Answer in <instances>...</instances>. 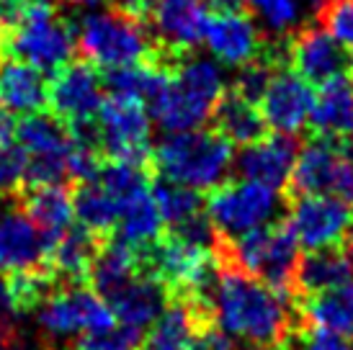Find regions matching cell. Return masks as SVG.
<instances>
[{
    "mask_svg": "<svg viewBox=\"0 0 353 350\" xmlns=\"http://www.w3.org/2000/svg\"><path fill=\"white\" fill-rule=\"evenodd\" d=\"M26 181V157L19 145H0V198L13 196Z\"/></svg>",
    "mask_w": 353,
    "mask_h": 350,
    "instance_id": "36",
    "label": "cell"
},
{
    "mask_svg": "<svg viewBox=\"0 0 353 350\" xmlns=\"http://www.w3.org/2000/svg\"><path fill=\"white\" fill-rule=\"evenodd\" d=\"M54 350H57V348H54Z\"/></svg>",
    "mask_w": 353,
    "mask_h": 350,
    "instance_id": "47",
    "label": "cell"
},
{
    "mask_svg": "<svg viewBox=\"0 0 353 350\" xmlns=\"http://www.w3.org/2000/svg\"><path fill=\"white\" fill-rule=\"evenodd\" d=\"M274 65L271 62H263V59H255V62H250V65H245V68L237 72L235 78V96L245 98V101H250V103H261V98H263L265 88H268V83H271V78H274Z\"/></svg>",
    "mask_w": 353,
    "mask_h": 350,
    "instance_id": "34",
    "label": "cell"
},
{
    "mask_svg": "<svg viewBox=\"0 0 353 350\" xmlns=\"http://www.w3.org/2000/svg\"><path fill=\"white\" fill-rule=\"evenodd\" d=\"M75 29L54 16L52 8H26L16 26L8 29L0 44V54L26 62L39 72L65 70L75 54Z\"/></svg>",
    "mask_w": 353,
    "mask_h": 350,
    "instance_id": "6",
    "label": "cell"
},
{
    "mask_svg": "<svg viewBox=\"0 0 353 350\" xmlns=\"http://www.w3.org/2000/svg\"><path fill=\"white\" fill-rule=\"evenodd\" d=\"M152 198L163 224H168L170 229H178L183 224L194 222L196 216L206 214L204 198L199 196V191H191L186 185L170 183V181H160L152 185Z\"/></svg>",
    "mask_w": 353,
    "mask_h": 350,
    "instance_id": "31",
    "label": "cell"
},
{
    "mask_svg": "<svg viewBox=\"0 0 353 350\" xmlns=\"http://www.w3.org/2000/svg\"><path fill=\"white\" fill-rule=\"evenodd\" d=\"M204 322L188 302L168 304L160 320L150 327L142 350H191L194 335Z\"/></svg>",
    "mask_w": 353,
    "mask_h": 350,
    "instance_id": "29",
    "label": "cell"
},
{
    "mask_svg": "<svg viewBox=\"0 0 353 350\" xmlns=\"http://www.w3.org/2000/svg\"><path fill=\"white\" fill-rule=\"evenodd\" d=\"M345 255L353 260V229L348 232V237H345Z\"/></svg>",
    "mask_w": 353,
    "mask_h": 350,
    "instance_id": "44",
    "label": "cell"
},
{
    "mask_svg": "<svg viewBox=\"0 0 353 350\" xmlns=\"http://www.w3.org/2000/svg\"><path fill=\"white\" fill-rule=\"evenodd\" d=\"M253 16L274 34H289L302 21V0H245Z\"/></svg>",
    "mask_w": 353,
    "mask_h": 350,
    "instance_id": "33",
    "label": "cell"
},
{
    "mask_svg": "<svg viewBox=\"0 0 353 350\" xmlns=\"http://www.w3.org/2000/svg\"><path fill=\"white\" fill-rule=\"evenodd\" d=\"M152 160L163 181L186 185L191 191H209V188L216 191L230 173V167L235 165L232 145L216 129L168 134L157 145Z\"/></svg>",
    "mask_w": 353,
    "mask_h": 350,
    "instance_id": "3",
    "label": "cell"
},
{
    "mask_svg": "<svg viewBox=\"0 0 353 350\" xmlns=\"http://www.w3.org/2000/svg\"><path fill=\"white\" fill-rule=\"evenodd\" d=\"M26 6L21 0H0V44H3V37L8 34V29L16 26V21L23 16Z\"/></svg>",
    "mask_w": 353,
    "mask_h": 350,
    "instance_id": "40",
    "label": "cell"
},
{
    "mask_svg": "<svg viewBox=\"0 0 353 350\" xmlns=\"http://www.w3.org/2000/svg\"><path fill=\"white\" fill-rule=\"evenodd\" d=\"M209 322L232 340L263 350H281L292 338V309L286 294L227 265L206 299Z\"/></svg>",
    "mask_w": 353,
    "mask_h": 350,
    "instance_id": "1",
    "label": "cell"
},
{
    "mask_svg": "<svg viewBox=\"0 0 353 350\" xmlns=\"http://www.w3.org/2000/svg\"><path fill=\"white\" fill-rule=\"evenodd\" d=\"M163 219L152 198V188L129 196L119 204L117 240L134 250H145L163 237Z\"/></svg>",
    "mask_w": 353,
    "mask_h": 350,
    "instance_id": "26",
    "label": "cell"
},
{
    "mask_svg": "<svg viewBox=\"0 0 353 350\" xmlns=\"http://www.w3.org/2000/svg\"><path fill=\"white\" fill-rule=\"evenodd\" d=\"M206 6H212L216 13H232V10H240V6L245 0H204Z\"/></svg>",
    "mask_w": 353,
    "mask_h": 350,
    "instance_id": "41",
    "label": "cell"
},
{
    "mask_svg": "<svg viewBox=\"0 0 353 350\" xmlns=\"http://www.w3.org/2000/svg\"><path fill=\"white\" fill-rule=\"evenodd\" d=\"M78 49L90 65L106 70L145 65L155 57L145 23L121 10H90L75 26Z\"/></svg>",
    "mask_w": 353,
    "mask_h": 350,
    "instance_id": "4",
    "label": "cell"
},
{
    "mask_svg": "<svg viewBox=\"0 0 353 350\" xmlns=\"http://www.w3.org/2000/svg\"><path fill=\"white\" fill-rule=\"evenodd\" d=\"M222 258L230 268L286 294L289 286H294L299 245L286 224H271L245 237L230 240L222 250Z\"/></svg>",
    "mask_w": 353,
    "mask_h": 350,
    "instance_id": "5",
    "label": "cell"
},
{
    "mask_svg": "<svg viewBox=\"0 0 353 350\" xmlns=\"http://www.w3.org/2000/svg\"><path fill=\"white\" fill-rule=\"evenodd\" d=\"M191 350H237L235 340L222 332L214 325H204L199 327L196 335H194V342H191Z\"/></svg>",
    "mask_w": 353,
    "mask_h": 350,
    "instance_id": "39",
    "label": "cell"
},
{
    "mask_svg": "<svg viewBox=\"0 0 353 350\" xmlns=\"http://www.w3.org/2000/svg\"><path fill=\"white\" fill-rule=\"evenodd\" d=\"M351 206H353V201H351Z\"/></svg>",
    "mask_w": 353,
    "mask_h": 350,
    "instance_id": "46",
    "label": "cell"
},
{
    "mask_svg": "<svg viewBox=\"0 0 353 350\" xmlns=\"http://www.w3.org/2000/svg\"><path fill=\"white\" fill-rule=\"evenodd\" d=\"M139 338L129 335L124 330H114L108 335H99V338H83L78 350H137Z\"/></svg>",
    "mask_w": 353,
    "mask_h": 350,
    "instance_id": "37",
    "label": "cell"
},
{
    "mask_svg": "<svg viewBox=\"0 0 353 350\" xmlns=\"http://www.w3.org/2000/svg\"><path fill=\"white\" fill-rule=\"evenodd\" d=\"M281 350H286V348H281Z\"/></svg>",
    "mask_w": 353,
    "mask_h": 350,
    "instance_id": "45",
    "label": "cell"
},
{
    "mask_svg": "<svg viewBox=\"0 0 353 350\" xmlns=\"http://www.w3.org/2000/svg\"><path fill=\"white\" fill-rule=\"evenodd\" d=\"M216 132L225 136L230 145H253L258 139L265 136V121L261 116V108L245 101V98L235 96V93H225L214 111Z\"/></svg>",
    "mask_w": 353,
    "mask_h": 350,
    "instance_id": "28",
    "label": "cell"
},
{
    "mask_svg": "<svg viewBox=\"0 0 353 350\" xmlns=\"http://www.w3.org/2000/svg\"><path fill=\"white\" fill-rule=\"evenodd\" d=\"M99 183L117 198V204H121V201L129 198V196H134V194H139V191L150 188L145 165H134V163H114V160L101 167Z\"/></svg>",
    "mask_w": 353,
    "mask_h": 350,
    "instance_id": "32",
    "label": "cell"
},
{
    "mask_svg": "<svg viewBox=\"0 0 353 350\" xmlns=\"http://www.w3.org/2000/svg\"><path fill=\"white\" fill-rule=\"evenodd\" d=\"M292 191L299 196H338L353 201V160L341 142L312 139L296 152Z\"/></svg>",
    "mask_w": 353,
    "mask_h": 350,
    "instance_id": "10",
    "label": "cell"
},
{
    "mask_svg": "<svg viewBox=\"0 0 353 350\" xmlns=\"http://www.w3.org/2000/svg\"><path fill=\"white\" fill-rule=\"evenodd\" d=\"M26 8H50L52 0H21Z\"/></svg>",
    "mask_w": 353,
    "mask_h": 350,
    "instance_id": "43",
    "label": "cell"
},
{
    "mask_svg": "<svg viewBox=\"0 0 353 350\" xmlns=\"http://www.w3.org/2000/svg\"><path fill=\"white\" fill-rule=\"evenodd\" d=\"M96 253H99L96 234H90L83 227H72L50 250L44 268L54 281H68V286H72L88 278Z\"/></svg>",
    "mask_w": 353,
    "mask_h": 350,
    "instance_id": "24",
    "label": "cell"
},
{
    "mask_svg": "<svg viewBox=\"0 0 353 350\" xmlns=\"http://www.w3.org/2000/svg\"><path fill=\"white\" fill-rule=\"evenodd\" d=\"M225 72L219 62L206 57H188L170 72L165 85L148 103L157 127L168 134L196 132L214 116L225 98Z\"/></svg>",
    "mask_w": 353,
    "mask_h": 350,
    "instance_id": "2",
    "label": "cell"
},
{
    "mask_svg": "<svg viewBox=\"0 0 353 350\" xmlns=\"http://www.w3.org/2000/svg\"><path fill=\"white\" fill-rule=\"evenodd\" d=\"M23 212L44 240V250H50L72 229V198L65 185H29L23 196Z\"/></svg>",
    "mask_w": 353,
    "mask_h": 350,
    "instance_id": "20",
    "label": "cell"
},
{
    "mask_svg": "<svg viewBox=\"0 0 353 350\" xmlns=\"http://www.w3.org/2000/svg\"><path fill=\"white\" fill-rule=\"evenodd\" d=\"M37 322L52 338H99L117 330V317L106 299L80 283L52 289L37 307Z\"/></svg>",
    "mask_w": 353,
    "mask_h": 350,
    "instance_id": "8",
    "label": "cell"
},
{
    "mask_svg": "<svg viewBox=\"0 0 353 350\" xmlns=\"http://www.w3.org/2000/svg\"><path fill=\"white\" fill-rule=\"evenodd\" d=\"M209 6L204 0H152L148 23L160 47L170 54H186L204 41L209 23Z\"/></svg>",
    "mask_w": 353,
    "mask_h": 350,
    "instance_id": "15",
    "label": "cell"
},
{
    "mask_svg": "<svg viewBox=\"0 0 353 350\" xmlns=\"http://www.w3.org/2000/svg\"><path fill=\"white\" fill-rule=\"evenodd\" d=\"M70 6H78V8H93V6H101L103 0H65Z\"/></svg>",
    "mask_w": 353,
    "mask_h": 350,
    "instance_id": "42",
    "label": "cell"
},
{
    "mask_svg": "<svg viewBox=\"0 0 353 350\" xmlns=\"http://www.w3.org/2000/svg\"><path fill=\"white\" fill-rule=\"evenodd\" d=\"M286 227L307 253L335 250L353 229V206L338 196H299L289 209Z\"/></svg>",
    "mask_w": 353,
    "mask_h": 350,
    "instance_id": "11",
    "label": "cell"
},
{
    "mask_svg": "<svg viewBox=\"0 0 353 350\" xmlns=\"http://www.w3.org/2000/svg\"><path fill=\"white\" fill-rule=\"evenodd\" d=\"M106 103V85L90 62H70L50 83V106L68 129L96 124Z\"/></svg>",
    "mask_w": 353,
    "mask_h": 350,
    "instance_id": "13",
    "label": "cell"
},
{
    "mask_svg": "<svg viewBox=\"0 0 353 350\" xmlns=\"http://www.w3.org/2000/svg\"><path fill=\"white\" fill-rule=\"evenodd\" d=\"M258 108L265 127L274 129L276 134H299L312 116L314 90L294 70H276Z\"/></svg>",
    "mask_w": 353,
    "mask_h": 350,
    "instance_id": "14",
    "label": "cell"
},
{
    "mask_svg": "<svg viewBox=\"0 0 353 350\" xmlns=\"http://www.w3.org/2000/svg\"><path fill=\"white\" fill-rule=\"evenodd\" d=\"M296 163V145L292 136L271 134L258 139L253 145L240 150L235 157L237 173L243 175V181H255L268 188L281 191L294 173Z\"/></svg>",
    "mask_w": 353,
    "mask_h": 350,
    "instance_id": "18",
    "label": "cell"
},
{
    "mask_svg": "<svg viewBox=\"0 0 353 350\" xmlns=\"http://www.w3.org/2000/svg\"><path fill=\"white\" fill-rule=\"evenodd\" d=\"M99 145L114 163L145 165L150 155L152 121L142 103L124 98H106L96 119Z\"/></svg>",
    "mask_w": 353,
    "mask_h": 350,
    "instance_id": "12",
    "label": "cell"
},
{
    "mask_svg": "<svg viewBox=\"0 0 353 350\" xmlns=\"http://www.w3.org/2000/svg\"><path fill=\"white\" fill-rule=\"evenodd\" d=\"M72 212L83 229L90 234H106L117 229L119 224V204L117 198L108 194L106 188L93 181V183H80L72 196Z\"/></svg>",
    "mask_w": 353,
    "mask_h": 350,
    "instance_id": "30",
    "label": "cell"
},
{
    "mask_svg": "<svg viewBox=\"0 0 353 350\" xmlns=\"http://www.w3.org/2000/svg\"><path fill=\"white\" fill-rule=\"evenodd\" d=\"M168 299L170 296L163 283L139 273L134 281H129L121 291L108 299V307L121 325V330L142 338V332H148L165 311Z\"/></svg>",
    "mask_w": 353,
    "mask_h": 350,
    "instance_id": "19",
    "label": "cell"
},
{
    "mask_svg": "<svg viewBox=\"0 0 353 350\" xmlns=\"http://www.w3.org/2000/svg\"><path fill=\"white\" fill-rule=\"evenodd\" d=\"M353 281V260L335 250H323V253H307V258L299 260L294 276V289L299 294V299L323 294L327 289H335L341 283Z\"/></svg>",
    "mask_w": 353,
    "mask_h": 350,
    "instance_id": "27",
    "label": "cell"
},
{
    "mask_svg": "<svg viewBox=\"0 0 353 350\" xmlns=\"http://www.w3.org/2000/svg\"><path fill=\"white\" fill-rule=\"evenodd\" d=\"M289 59L296 75L310 85H325L335 78H343L353 65L351 54L325 31V26L299 31L289 44Z\"/></svg>",
    "mask_w": 353,
    "mask_h": 350,
    "instance_id": "17",
    "label": "cell"
},
{
    "mask_svg": "<svg viewBox=\"0 0 353 350\" xmlns=\"http://www.w3.org/2000/svg\"><path fill=\"white\" fill-rule=\"evenodd\" d=\"M299 311L304 322L314 330H327L335 335L353 338V281L335 289L299 299Z\"/></svg>",
    "mask_w": 353,
    "mask_h": 350,
    "instance_id": "23",
    "label": "cell"
},
{
    "mask_svg": "<svg viewBox=\"0 0 353 350\" xmlns=\"http://www.w3.org/2000/svg\"><path fill=\"white\" fill-rule=\"evenodd\" d=\"M204 44L214 62H222L230 68H245L255 59H261V52H263V39L255 21L240 10L209 16Z\"/></svg>",
    "mask_w": 353,
    "mask_h": 350,
    "instance_id": "16",
    "label": "cell"
},
{
    "mask_svg": "<svg viewBox=\"0 0 353 350\" xmlns=\"http://www.w3.org/2000/svg\"><path fill=\"white\" fill-rule=\"evenodd\" d=\"M325 31L353 57V0H330L327 3Z\"/></svg>",
    "mask_w": 353,
    "mask_h": 350,
    "instance_id": "35",
    "label": "cell"
},
{
    "mask_svg": "<svg viewBox=\"0 0 353 350\" xmlns=\"http://www.w3.org/2000/svg\"><path fill=\"white\" fill-rule=\"evenodd\" d=\"M314 134L320 139L345 145L353 136V78L343 75L320 88L314 96V108L310 116Z\"/></svg>",
    "mask_w": 353,
    "mask_h": 350,
    "instance_id": "21",
    "label": "cell"
},
{
    "mask_svg": "<svg viewBox=\"0 0 353 350\" xmlns=\"http://www.w3.org/2000/svg\"><path fill=\"white\" fill-rule=\"evenodd\" d=\"M16 145L26 157V183L62 185L70 178L72 136L57 116L34 114L16 124Z\"/></svg>",
    "mask_w": 353,
    "mask_h": 350,
    "instance_id": "9",
    "label": "cell"
},
{
    "mask_svg": "<svg viewBox=\"0 0 353 350\" xmlns=\"http://www.w3.org/2000/svg\"><path fill=\"white\" fill-rule=\"evenodd\" d=\"M50 103V85L44 72L19 59L0 62V106L8 114L34 116Z\"/></svg>",
    "mask_w": 353,
    "mask_h": 350,
    "instance_id": "22",
    "label": "cell"
},
{
    "mask_svg": "<svg viewBox=\"0 0 353 350\" xmlns=\"http://www.w3.org/2000/svg\"><path fill=\"white\" fill-rule=\"evenodd\" d=\"M281 212V196L255 181H232L222 183L206 201V216L219 237L237 240L245 234L271 227Z\"/></svg>",
    "mask_w": 353,
    "mask_h": 350,
    "instance_id": "7",
    "label": "cell"
},
{
    "mask_svg": "<svg viewBox=\"0 0 353 350\" xmlns=\"http://www.w3.org/2000/svg\"><path fill=\"white\" fill-rule=\"evenodd\" d=\"M302 350H353V342L343 335L310 327L302 335Z\"/></svg>",
    "mask_w": 353,
    "mask_h": 350,
    "instance_id": "38",
    "label": "cell"
},
{
    "mask_svg": "<svg viewBox=\"0 0 353 350\" xmlns=\"http://www.w3.org/2000/svg\"><path fill=\"white\" fill-rule=\"evenodd\" d=\"M137 276H139V250L114 240V243L99 247V253L93 258V265H90L88 281L93 286V291L99 294L101 299L108 302L114 294L121 291Z\"/></svg>",
    "mask_w": 353,
    "mask_h": 350,
    "instance_id": "25",
    "label": "cell"
}]
</instances>
